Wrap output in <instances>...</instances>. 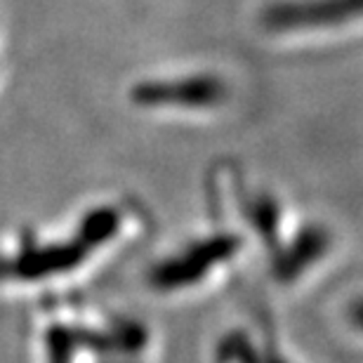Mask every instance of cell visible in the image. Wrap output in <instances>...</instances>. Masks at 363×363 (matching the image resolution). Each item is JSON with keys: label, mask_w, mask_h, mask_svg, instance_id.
<instances>
[{"label": "cell", "mask_w": 363, "mask_h": 363, "mask_svg": "<svg viewBox=\"0 0 363 363\" xmlns=\"http://www.w3.org/2000/svg\"><path fill=\"white\" fill-rule=\"evenodd\" d=\"M144 97L151 101H161V99L182 101L186 97V104H208V101L222 97V88L215 81H210V78H199V81H186V85H172L165 92L151 88L144 92Z\"/></svg>", "instance_id": "6da1fadb"}, {"label": "cell", "mask_w": 363, "mask_h": 363, "mask_svg": "<svg viewBox=\"0 0 363 363\" xmlns=\"http://www.w3.org/2000/svg\"><path fill=\"white\" fill-rule=\"evenodd\" d=\"M352 316H354V323L363 325V302L354 304V309H352Z\"/></svg>", "instance_id": "7a4b0ae2"}]
</instances>
